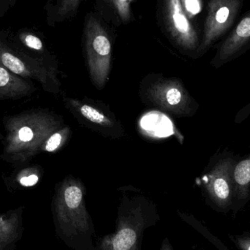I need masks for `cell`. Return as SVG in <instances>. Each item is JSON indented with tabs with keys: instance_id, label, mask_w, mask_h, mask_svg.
I'll return each instance as SVG.
<instances>
[{
	"instance_id": "18",
	"label": "cell",
	"mask_w": 250,
	"mask_h": 250,
	"mask_svg": "<svg viewBox=\"0 0 250 250\" xmlns=\"http://www.w3.org/2000/svg\"><path fill=\"white\" fill-rule=\"evenodd\" d=\"M237 245L241 250H250V238H238Z\"/></svg>"
},
{
	"instance_id": "2",
	"label": "cell",
	"mask_w": 250,
	"mask_h": 250,
	"mask_svg": "<svg viewBox=\"0 0 250 250\" xmlns=\"http://www.w3.org/2000/svg\"><path fill=\"white\" fill-rule=\"evenodd\" d=\"M23 208L0 214V250H13L21 237Z\"/></svg>"
},
{
	"instance_id": "13",
	"label": "cell",
	"mask_w": 250,
	"mask_h": 250,
	"mask_svg": "<svg viewBox=\"0 0 250 250\" xmlns=\"http://www.w3.org/2000/svg\"><path fill=\"white\" fill-rule=\"evenodd\" d=\"M229 16H230V9L229 7L226 6L220 7L215 15V20L217 21V23H219V26L225 24L228 22Z\"/></svg>"
},
{
	"instance_id": "10",
	"label": "cell",
	"mask_w": 250,
	"mask_h": 250,
	"mask_svg": "<svg viewBox=\"0 0 250 250\" xmlns=\"http://www.w3.org/2000/svg\"><path fill=\"white\" fill-rule=\"evenodd\" d=\"M176 12L173 13V16L175 26L179 32H187L189 29V24H188V21H187L185 16L181 13L179 3H178V5H176Z\"/></svg>"
},
{
	"instance_id": "17",
	"label": "cell",
	"mask_w": 250,
	"mask_h": 250,
	"mask_svg": "<svg viewBox=\"0 0 250 250\" xmlns=\"http://www.w3.org/2000/svg\"><path fill=\"white\" fill-rule=\"evenodd\" d=\"M185 4H186V7L188 11L190 12L192 14H196V13H199L200 10H201L199 1H195V0L186 1Z\"/></svg>"
},
{
	"instance_id": "6",
	"label": "cell",
	"mask_w": 250,
	"mask_h": 250,
	"mask_svg": "<svg viewBox=\"0 0 250 250\" xmlns=\"http://www.w3.org/2000/svg\"><path fill=\"white\" fill-rule=\"evenodd\" d=\"M3 65L9 70L16 74H21L24 72L25 66L23 63L17 57L10 53L4 52L1 56Z\"/></svg>"
},
{
	"instance_id": "9",
	"label": "cell",
	"mask_w": 250,
	"mask_h": 250,
	"mask_svg": "<svg viewBox=\"0 0 250 250\" xmlns=\"http://www.w3.org/2000/svg\"><path fill=\"white\" fill-rule=\"evenodd\" d=\"M93 48L100 55L107 56L111 52V43L104 35H98L94 40Z\"/></svg>"
},
{
	"instance_id": "1",
	"label": "cell",
	"mask_w": 250,
	"mask_h": 250,
	"mask_svg": "<svg viewBox=\"0 0 250 250\" xmlns=\"http://www.w3.org/2000/svg\"><path fill=\"white\" fill-rule=\"evenodd\" d=\"M232 170L230 161H223L216 167L210 176L208 192L215 204L221 208L227 206L231 200L234 183Z\"/></svg>"
},
{
	"instance_id": "14",
	"label": "cell",
	"mask_w": 250,
	"mask_h": 250,
	"mask_svg": "<svg viewBox=\"0 0 250 250\" xmlns=\"http://www.w3.org/2000/svg\"><path fill=\"white\" fill-rule=\"evenodd\" d=\"M39 182V177L36 174H29L23 176L19 179V183L24 187L35 186Z\"/></svg>"
},
{
	"instance_id": "16",
	"label": "cell",
	"mask_w": 250,
	"mask_h": 250,
	"mask_svg": "<svg viewBox=\"0 0 250 250\" xmlns=\"http://www.w3.org/2000/svg\"><path fill=\"white\" fill-rule=\"evenodd\" d=\"M34 134L32 129L27 126L21 128L19 132V137L21 142H29L33 138Z\"/></svg>"
},
{
	"instance_id": "19",
	"label": "cell",
	"mask_w": 250,
	"mask_h": 250,
	"mask_svg": "<svg viewBox=\"0 0 250 250\" xmlns=\"http://www.w3.org/2000/svg\"><path fill=\"white\" fill-rule=\"evenodd\" d=\"M10 80V76L7 70L0 67V87H4L7 85Z\"/></svg>"
},
{
	"instance_id": "12",
	"label": "cell",
	"mask_w": 250,
	"mask_h": 250,
	"mask_svg": "<svg viewBox=\"0 0 250 250\" xmlns=\"http://www.w3.org/2000/svg\"><path fill=\"white\" fill-rule=\"evenodd\" d=\"M182 99V94L176 88H170L166 93V100L170 105L174 106L179 104Z\"/></svg>"
},
{
	"instance_id": "3",
	"label": "cell",
	"mask_w": 250,
	"mask_h": 250,
	"mask_svg": "<svg viewBox=\"0 0 250 250\" xmlns=\"http://www.w3.org/2000/svg\"><path fill=\"white\" fill-rule=\"evenodd\" d=\"M250 41V16L245 18L239 23L233 35L226 41L223 53L227 55L233 54L245 41Z\"/></svg>"
},
{
	"instance_id": "11",
	"label": "cell",
	"mask_w": 250,
	"mask_h": 250,
	"mask_svg": "<svg viewBox=\"0 0 250 250\" xmlns=\"http://www.w3.org/2000/svg\"><path fill=\"white\" fill-rule=\"evenodd\" d=\"M62 139V135L60 134L56 133L53 135L47 141L45 147V151H48V152H53V151L57 150L61 144Z\"/></svg>"
},
{
	"instance_id": "15",
	"label": "cell",
	"mask_w": 250,
	"mask_h": 250,
	"mask_svg": "<svg viewBox=\"0 0 250 250\" xmlns=\"http://www.w3.org/2000/svg\"><path fill=\"white\" fill-rule=\"evenodd\" d=\"M26 45L30 48H34V49L41 50L42 47V42L39 38L34 35H27L25 39Z\"/></svg>"
},
{
	"instance_id": "8",
	"label": "cell",
	"mask_w": 250,
	"mask_h": 250,
	"mask_svg": "<svg viewBox=\"0 0 250 250\" xmlns=\"http://www.w3.org/2000/svg\"><path fill=\"white\" fill-rule=\"evenodd\" d=\"M81 113L83 114V117L93 123H98V124H105V123H110L109 120L102 113H100L99 111L90 106H82L81 108Z\"/></svg>"
},
{
	"instance_id": "4",
	"label": "cell",
	"mask_w": 250,
	"mask_h": 250,
	"mask_svg": "<svg viewBox=\"0 0 250 250\" xmlns=\"http://www.w3.org/2000/svg\"><path fill=\"white\" fill-rule=\"evenodd\" d=\"M233 181L238 196L246 197L250 183V159L244 160L236 166L233 170Z\"/></svg>"
},
{
	"instance_id": "7",
	"label": "cell",
	"mask_w": 250,
	"mask_h": 250,
	"mask_svg": "<svg viewBox=\"0 0 250 250\" xmlns=\"http://www.w3.org/2000/svg\"><path fill=\"white\" fill-rule=\"evenodd\" d=\"M64 201L70 208H76L79 206L82 199V192L79 187L70 186L64 191Z\"/></svg>"
},
{
	"instance_id": "5",
	"label": "cell",
	"mask_w": 250,
	"mask_h": 250,
	"mask_svg": "<svg viewBox=\"0 0 250 250\" xmlns=\"http://www.w3.org/2000/svg\"><path fill=\"white\" fill-rule=\"evenodd\" d=\"M136 234L131 229L126 228L119 232L114 237L113 245L115 250H129L136 242Z\"/></svg>"
}]
</instances>
